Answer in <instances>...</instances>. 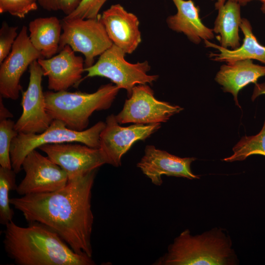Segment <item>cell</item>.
Masks as SVG:
<instances>
[{
	"mask_svg": "<svg viewBox=\"0 0 265 265\" xmlns=\"http://www.w3.org/2000/svg\"><path fill=\"white\" fill-rule=\"evenodd\" d=\"M97 171L68 180L64 187L54 191L11 198L10 204L29 223L47 226L74 252L92 257L91 196Z\"/></svg>",
	"mask_w": 265,
	"mask_h": 265,
	"instance_id": "1",
	"label": "cell"
},
{
	"mask_svg": "<svg viewBox=\"0 0 265 265\" xmlns=\"http://www.w3.org/2000/svg\"><path fill=\"white\" fill-rule=\"evenodd\" d=\"M3 240L7 256L17 265H94L92 257L74 252L55 232L37 223L5 225Z\"/></svg>",
	"mask_w": 265,
	"mask_h": 265,
	"instance_id": "2",
	"label": "cell"
},
{
	"mask_svg": "<svg viewBox=\"0 0 265 265\" xmlns=\"http://www.w3.org/2000/svg\"><path fill=\"white\" fill-rule=\"evenodd\" d=\"M231 240L222 231L214 229L192 235L183 231L170 244L167 252L154 265H229L236 258Z\"/></svg>",
	"mask_w": 265,
	"mask_h": 265,
	"instance_id": "3",
	"label": "cell"
},
{
	"mask_svg": "<svg viewBox=\"0 0 265 265\" xmlns=\"http://www.w3.org/2000/svg\"><path fill=\"white\" fill-rule=\"evenodd\" d=\"M119 90L110 83L91 93L47 91L44 92L46 110L53 120L62 121L70 129L82 131L87 129L94 111L111 106Z\"/></svg>",
	"mask_w": 265,
	"mask_h": 265,
	"instance_id": "4",
	"label": "cell"
},
{
	"mask_svg": "<svg viewBox=\"0 0 265 265\" xmlns=\"http://www.w3.org/2000/svg\"><path fill=\"white\" fill-rule=\"evenodd\" d=\"M106 122L99 121L82 131L68 128L58 119H53L48 128L40 133H18L12 140L10 155L12 169L17 174L22 169L23 161L32 151L40 146L54 143L78 142L92 148H100V134Z\"/></svg>",
	"mask_w": 265,
	"mask_h": 265,
	"instance_id": "5",
	"label": "cell"
},
{
	"mask_svg": "<svg viewBox=\"0 0 265 265\" xmlns=\"http://www.w3.org/2000/svg\"><path fill=\"white\" fill-rule=\"evenodd\" d=\"M125 54L113 44L100 55L95 63L84 68L86 77L107 78L120 89H125L128 97L136 85L152 84L158 79V75L148 74L151 69L148 61L132 63L126 60Z\"/></svg>",
	"mask_w": 265,
	"mask_h": 265,
	"instance_id": "6",
	"label": "cell"
},
{
	"mask_svg": "<svg viewBox=\"0 0 265 265\" xmlns=\"http://www.w3.org/2000/svg\"><path fill=\"white\" fill-rule=\"evenodd\" d=\"M96 19H63L60 51L69 45L75 52L84 56L85 68L94 64L95 58L101 55L113 44L101 20Z\"/></svg>",
	"mask_w": 265,
	"mask_h": 265,
	"instance_id": "7",
	"label": "cell"
},
{
	"mask_svg": "<svg viewBox=\"0 0 265 265\" xmlns=\"http://www.w3.org/2000/svg\"><path fill=\"white\" fill-rule=\"evenodd\" d=\"M183 109L179 106L157 100L148 84H138L133 88L131 96L115 117L120 125L161 123Z\"/></svg>",
	"mask_w": 265,
	"mask_h": 265,
	"instance_id": "8",
	"label": "cell"
},
{
	"mask_svg": "<svg viewBox=\"0 0 265 265\" xmlns=\"http://www.w3.org/2000/svg\"><path fill=\"white\" fill-rule=\"evenodd\" d=\"M22 168L25 175L16 189L21 196L54 191L64 187L68 181L61 167L36 149L24 159Z\"/></svg>",
	"mask_w": 265,
	"mask_h": 265,
	"instance_id": "9",
	"label": "cell"
},
{
	"mask_svg": "<svg viewBox=\"0 0 265 265\" xmlns=\"http://www.w3.org/2000/svg\"><path fill=\"white\" fill-rule=\"evenodd\" d=\"M38 149L65 171L68 180L108 164L106 157L100 148H92L80 143L47 144Z\"/></svg>",
	"mask_w": 265,
	"mask_h": 265,
	"instance_id": "10",
	"label": "cell"
},
{
	"mask_svg": "<svg viewBox=\"0 0 265 265\" xmlns=\"http://www.w3.org/2000/svg\"><path fill=\"white\" fill-rule=\"evenodd\" d=\"M29 79L26 90L22 92V113L14 125L18 133H40L50 126L53 119L46 108L42 86L43 70L37 60L29 66Z\"/></svg>",
	"mask_w": 265,
	"mask_h": 265,
	"instance_id": "11",
	"label": "cell"
},
{
	"mask_svg": "<svg viewBox=\"0 0 265 265\" xmlns=\"http://www.w3.org/2000/svg\"><path fill=\"white\" fill-rule=\"evenodd\" d=\"M41 58V54L30 42L27 27L23 26L10 53L0 64V96L17 100L22 91L21 77L33 61Z\"/></svg>",
	"mask_w": 265,
	"mask_h": 265,
	"instance_id": "12",
	"label": "cell"
},
{
	"mask_svg": "<svg viewBox=\"0 0 265 265\" xmlns=\"http://www.w3.org/2000/svg\"><path fill=\"white\" fill-rule=\"evenodd\" d=\"M160 127L161 123L133 124L122 127L115 115L111 114L106 117L105 127L100 134V148L106 156L108 164L119 167L122 157L134 143L145 140Z\"/></svg>",
	"mask_w": 265,
	"mask_h": 265,
	"instance_id": "13",
	"label": "cell"
},
{
	"mask_svg": "<svg viewBox=\"0 0 265 265\" xmlns=\"http://www.w3.org/2000/svg\"><path fill=\"white\" fill-rule=\"evenodd\" d=\"M195 159L193 157L180 158L149 145L145 147L144 154L136 166L152 184L160 186L162 175L190 180L199 178L191 170V164Z\"/></svg>",
	"mask_w": 265,
	"mask_h": 265,
	"instance_id": "14",
	"label": "cell"
},
{
	"mask_svg": "<svg viewBox=\"0 0 265 265\" xmlns=\"http://www.w3.org/2000/svg\"><path fill=\"white\" fill-rule=\"evenodd\" d=\"M37 61L44 76L48 77V88L55 92L66 91L78 85L84 72V59L76 55L69 45H66L56 55L39 58Z\"/></svg>",
	"mask_w": 265,
	"mask_h": 265,
	"instance_id": "15",
	"label": "cell"
},
{
	"mask_svg": "<svg viewBox=\"0 0 265 265\" xmlns=\"http://www.w3.org/2000/svg\"><path fill=\"white\" fill-rule=\"evenodd\" d=\"M100 19L114 45L126 54L135 51L141 42L139 21L135 15L115 4L104 11Z\"/></svg>",
	"mask_w": 265,
	"mask_h": 265,
	"instance_id": "16",
	"label": "cell"
},
{
	"mask_svg": "<svg viewBox=\"0 0 265 265\" xmlns=\"http://www.w3.org/2000/svg\"><path fill=\"white\" fill-rule=\"evenodd\" d=\"M177 13L168 16L166 23L171 30L184 34L190 41L199 44L203 40L214 37L212 29L206 26L200 18V9L192 0H171Z\"/></svg>",
	"mask_w": 265,
	"mask_h": 265,
	"instance_id": "17",
	"label": "cell"
},
{
	"mask_svg": "<svg viewBox=\"0 0 265 265\" xmlns=\"http://www.w3.org/2000/svg\"><path fill=\"white\" fill-rule=\"evenodd\" d=\"M265 76V65L255 64L252 59L237 60L222 65L215 80L222 86L224 92L233 95L236 105L240 108L238 100V92L250 83H257Z\"/></svg>",
	"mask_w": 265,
	"mask_h": 265,
	"instance_id": "18",
	"label": "cell"
},
{
	"mask_svg": "<svg viewBox=\"0 0 265 265\" xmlns=\"http://www.w3.org/2000/svg\"><path fill=\"white\" fill-rule=\"evenodd\" d=\"M240 28L244 35L243 43L236 49L223 48L209 40H205V46L216 49L218 53H211L210 57L218 62H231L240 60L255 59L265 64V46L257 40L249 21L242 18Z\"/></svg>",
	"mask_w": 265,
	"mask_h": 265,
	"instance_id": "19",
	"label": "cell"
},
{
	"mask_svg": "<svg viewBox=\"0 0 265 265\" xmlns=\"http://www.w3.org/2000/svg\"><path fill=\"white\" fill-rule=\"evenodd\" d=\"M240 6L238 3L232 0H217L215 3L218 14L212 30L220 35V46L223 48L234 50L240 45Z\"/></svg>",
	"mask_w": 265,
	"mask_h": 265,
	"instance_id": "20",
	"label": "cell"
},
{
	"mask_svg": "<svg viewBox=\"0 0 265 265\" xmlns=\"http://www.w3.org/2000/svg\"><path fill=\"white\" fill-rule=\"evenodd\" d=\"M62 30L61 22L54 16L37 18L30 22L29 39L43 58H51L59 51Z\"/></svg>",
	"mask_w": 265,
	"mask_h": 265,
	"instance_id": "21",
	"label": "cell"
},
{
	"mask_svg": "<svg viewBox=\"0 0 265 265\" xmlns=\"http://www.w3.org/2000/svg\"><path fill=\"white\" fill-rule=\"evenodd\" d=\"M233 154L223 160L242 161L253 155L265 156V118L260 132L255 135L244 136L233 148Z\"/></svg>",
	"mask_w": 265,
	"mask_h": 265,
	"instance_id": "22",
	"label": "cell"
},
{
	"mask_svg": "<svg viewBox=\"0 0 265 265\" xmlns=\"http://www.w3.org/2000/svg\"><path fill=\"white\" fill-rule=\"evenodd\" d=\"M16 174L12 169L0 167V223L5 226L13 221L14 215L10 207L9 192L17 186Z\"/></svg>",
	"mask_w": 265,
	"mask_h": 265,
	"instance_id": "23",
	"label": "cell"
},
{
	"mask_svg": "<svg viewBox=\"0 0 265 265\" xmlns=\"http://www.w3.org/2000/svg\"><path fill=\"white\" fill-rule=\"evenodd\" d=\"M14 125V121L10 119L0 121V165L9 169H12L10 155L11 144L18 134Z\"/></svg>",
	"mask_w": 265,
	"mask_h": 265,
	"instance_id": "24",
	"label": "cell"
},
{
	"mask_svg": "<svg viewBox=\"0 0 265 265\" xmlns=\"http://www.w3.org/2000/svg\"><path fill=\"white\" fill-rule=\"evenodd\" d=\"M37 0H0V13L24 18L29 12L36 10Z\"/></svg>",
	"mask_w": 265,
	"mask_h": 265,
	"instance_id": "25",
	"label": "cell"
},
{
	"mask_svg": "<svg viewBox=\"0 0 265 265\" xmlns=\"http://www.w3.org/2000/svg\"><path fill=\"white\" fill-rule=\"evenodd\" d=\"M107 0H81L77 8L64 19H96L99 15V11Z\"/></svg>",
	"mask_w": 265,
	"mask_h": 265,
	"instance_id": "26",
	"label": "cell"
},
{
	"mask_svg": "<svg viewBox=\"0 0 265 265\" xmlns=\"http://www.w3.org/2000/svg\"><path fill=\"white\" fill-rule=\"evenodd\" d=\"M17 26H9L3 22L0 29V64L10 53L13 45L18 35Z\"/></svg>",
	"mask_w": 265,
	"mask_h": 265,
	"instance_id": "27",
	"label": "cell"
},
{
	"mask_svg": "<svg viewBox=\"0 0 265 265\" xmlns=\"http://www.w3.org/2000/svg\"><path fill=\"white\" fill-rule=\"evenodd\" d=\"M38 3L48 11H60L66 16L71 14L78 7L81 0H37Z\"/></svg>",
	"mask_w": 265,
	"mask_h": 265,
	"instance_id": "28",
	"label": "cell"
},
{
	"mask_svg": "<svg viewBox=\"0 0 265 265\" xmlns=\"http://www.w3.org/2000/svg\"><path fill=\"white\" fill-rule=\"evenodd\" d=\"M251 97L252 101H254L259 96L265 94V82L262 83H256Z\"/></svg>",
	"mask_w": 265,
	"mask_h": 265,
	"instance_id": "29",
	"label": "cell"
},
{
	"mask_svg": "<svg viewBox=\"0 0 265 265\" xmlns=\"http://www.w3.org/2000/svg\"><path fill=\"white\" fill-rule=\"evenodd\" d=\"M2 97L0 98V121L9 119L12 117L13 115L4 106L2 101Z\"/></svg>",
	"mask_w": 265,
	"mask_h": 265,
	"instance_id": "30",
	"label": "cell"
},
{
	"mask_svg": "<svg viewBox=\"0 0 265 265\" xmlns=\"http://www.w3.org/2000/svg\"><path fill=\"white\" fill-rule=\"evenodd\" d=\"M238 3L241 6H245L252 0H232Z\"/></svg>",
	"mask_w": 265,
	"mask_h": 265,
	"instance_id": "31",
	"label": "cell"
},
{
	"mask_svg": "<svg viewBox=\"0 0 265 265\" xmlns=\"http://www.w3.org/2000/svg\"><path fill=\"white\" fill-rule=\"evenodd\" d=\"M261 10L263 13L265 14V3H263L261 7Z\"/></svg>",
	"mask_w": 265,
	"mask_h": 265,
	"instance_id": "32",
	"label": "cell"
},
{
	"mask_svg": "<svg viewBox=\"0 0 265 265\" xmlns=\"http://www.w3.org/2000/svg\"><path fill=\"white\" fill-rule=\"evenodd\" d=\"M262 2L263 3H265V0H258Z\"/></svg>",
	"mask_w": 265,
	"mask_h": 265,
	"instance_id": "33",
	"label": "cell"
}]
</instances>
